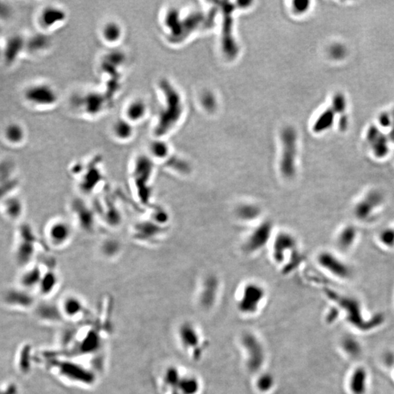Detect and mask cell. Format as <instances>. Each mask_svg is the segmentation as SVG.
Segmentation results:
<instances>
[{"mask_svg":"<svg viewBox=\"0 0 394 394\" xmlns=\"http://www.w3.org/2000/svg\"><path fill=\"white\" fill-rule=\"evenodd\" d=\"M272 260L283 267L285 273L294 270L302 261L297 238L293 233L285 230L274 234L272 242Z\"/></svg>","mask_w":394,"mask_h":394,"instance_id":"obj_1","label":"cell"},{"mask_svg":"<svg viewBox=\"0 0 394 394\" xmlns=\"http://www.w3.org/2000/svg\"><path fill=\"white\" fill-rule=\"evenodd\" d=\"M385 204V197L382 191L377 189L367 190L353 204V217L358 223H372L382 211Z\"/></svg>","mask_w":394,"mask_h":394,"instance_id":"obj_3","label":"cell"},{"mask_svg":"<svg viewBox=\"0 0 394 394\" xmlns=\"http://www.w3.org/2000/svg\"><path fill=\"white\" fill-rule=\"evenodd\" d=\"M7 300L11 304L28 306L32 304L33 299L25 292L14 291L8 293Z\"/></svg>","mask_w":394,"mask_h":394,"instance_id":"obj_25","label":"cell"},{"mask_svg":"<svg viewBox=\"0 0 394 394\" xmlns=\"http://www.w3.org/2000/svg\"><path fill=\"white\" fill-rule=\"evenodd\" d=\"M366 373L363 369L355 371L350 380V387L355 394H363L366 390Z\"/></svg>","mask_w":394,"mask_h":394,"instance_id":"obj_20","label":"cell"},{"mask_svg":"<svg viewBox=\"0 0 394 394\" xmlns=\"http://www.w3.org/2000/svg\"><path fill=\"white\" fill-rule=\"evenodd\" d=\"M123 35L122 28L117 22L106 23L102 29V37L104 41L114 44L121 40Z\"/></svg>","mask_w":394,"mask_h":394,"instance_id":"obj_17","label":"cell"},{"mask_svg":"<svg viewBox=\"0 0 394 394\" xmlns=\"http://www.w3.org/2000/svg\"><path fill=\"white\" fill-rule=\"evenodd\" d=\"M377 243L385 250H394V225L385 227L378 233L377 237Z\"/></svg>","mask_w":394,"mask_h":394,"instance_id":"obj_21","label":"cell"},{"mask_svg":"<svg viewBox=\"0 0 394 394\" xmlns=\"http://www.w3.org/2000/svg\"><path fill=\"white\" fill-rule=\"evenodd\" d=\"M360 238L359 228L356 225L347 223L340 227L335 235V245L337 253L348 254L357 245Z\"/></svg>","mask_w":394,"mask_h":394,"instance_id":"obj_8","label":"cell"},{"mask_svg":"<svg viewBox=\"0 0 394 394\" xmlns=\"http://www.w3.org/2000/svg\"><path fill=\"white\" fill-rule=\"evenodd\" d=\"M65 19V12L56 7L45 8L40 15V22L45 28H51L58 24H61Z\"/></svg>","mask_w":394,"mask_h":394,"instance_id":"obj_13","label":"cell"},{"mask_svg":"<svg viewBox=\"0 0 394 394\" xmlns=\"http://www.w3.org/2000/svg\"><path fill=\"white\" fill-rule=\"evenodd\" d=\"M25 97L31 103L40 106L54 105L58 100L54 89L46 84H39L29 87L26 91Z\"/></svg>","mask_w":394,"mask_h":394,"instance_id":"obj_10","label":"cell"},{"mask_svg":"<svg viewBox=\"0 0 394 394\" xmlns=\"http://www.w3.org/2000/svg\"><path fill=\"white\" fill-rule=\"evenodd\" d=\"M48 40L45 35H36L30 39L29 41V48L32 51H40L47 46Z\"/></svg>","mask_w":394,"mask_h":394,"instance_id":"obj_30","label":"cell"},{"mask_svg":"<svg viewBox=\"0 0 394 394\" xmlns=\"http://www.w3.org/2000/svg\"><path fill=\"white\" fill-rule=\"evenodd\" d=\"M83 308H84V304L82 301L76 296H68L64 300L63 304L64 312L71 317L80 314L83 310Z\"/></svg>","mask_w":394,"mask_h":394,"instance_id":"obj_23","label":"cell"},{"mask_svg":"<svg viewBox=\"0 0 394 394\" xmlns=\"http://www.w3.org/2000/svg\"><path fill=\"white\" fill-rule=\"evenodd\" d=\"M113 134L117 139L121 141L129 139L133 135L132 124L127 120L116 121L113 126Z\"/></svg>","mask_w":394,"mask_h":394,"instance_id":"obj_19","label":"cell"},{"mask_svg":"<svg viewBox=\"0 0 394 394\" xmlns=\"http://www.w3.org/2000/svg\"><path fill=\"white\" fill-rule=\"evenodd\" d=\"M240 345L248 372L256 375L264 371L267 362V350L259 336L249 331L243 332L240 337Z\"/></svg>","mask_w":394,"mask_h":394,"instance_id":"obj_2","label":"cell"},{"mask_svg":"<svg viewBox=\"0 0 394 394\" xmlns=\"http://www.w3.org/2000/svg\"><path fill=\"white\" fill-rule=\"evenodd\" d=\"M24 46V40L22 37L14 36L8 40L4 50L5 58L8 63L14 62L18 57Z\"/></svg>","mask_w":394,"mask_h":394,"instance_id":"obj_16","label":"cell"},{"mask_svg":"<svg viewBox=\"0 0 394 394\" xmlns=\"http://www.w3.org/2000/svg\"><path fill=\"white\" fill-rule=\"evenodd\" d=\"M2 52H3V49H2L1 45H0V55H1Z\"/></svg>","mask_w":394,"mask_h":394,"instance_id":"obj_34","label":"cell"},{"mask_svg":"<svg viewBox=\"0 0 394 394\" xmlns=\"http://www.w3.org/2000/svg\"><path fill=\"white\" fill-rule=\"evenodd\" d=\"M343 347L347 352L352 355H357L359 353V345L356 340L352 338H346L343 341Z\"/></svg>","mask_w":394,"mask_h":394,"instance_id":"obj_31","label":"cell"},{"mask_svg":"<svg viewBox=\"0 0 394 394\" xmlns=\"http://www.w3.org/2000/svg\"><path fill=\"white\" fill-rule=\"evenodd\" d=\"M273 233L274 225L271 220L260 222L243 241L242 245L243 253L246 255L257 254L272 242Z\"/></svg>","mask_w":394,"mask_h":394,"instance_id":"obj_6","label":"cell"},{"mask_svg":"<svg viewBox=\"0 0 394 394\" xmlns=\"http://www.w3.org/2000/svg\"><path fill=\"white\" fill-rule=\"evenodd\" d=\"M150 155L155 160H165L169 155V147L165 142L160 139L153 141L149 147Z\"/></svg>","mask_w":394,"mask_h":394,"instance_id":"obj_24","label":"cell"},{"mask_svg":"<svg viewBox=\"0 0 394 394\" xmlns=\"http://www.w3.org/2000/svg\"><path fill=\"white\" fill-rule=\"evenodd\" d=\"M72 228L66 220H58L53 222L48 229V238L56 247L64 246L70 241Z\"/></svg>","mask_w":394,"mask_h":394,"instance_id":"obj_11","label":"cell"},{"mask_svg":"<svg viewBox=\"0 0 394 394\" xmlns=\"http://www.w3.org/2000/svg\"><path fill=\"white\" fill-rule=\"evenodd\" d=\"M179 338L185 350L191 352L195 358H200L203 353L202 335L195 325L184 323L180 327Z\"/></svg>","mask_w":394,"mask_h":394,"instance_id":"obj_7","label":"cell"},{"mask_svg":"<svg viewBox=\"0 0 394 394\" xmlns=\"http://www.w3.org/2000/svg\"><path fill=\"white\" fill-rule=\"evenodd\" d=\"M11 15V10L8 6L4 3H0V18L1 19H8Z\"/></svg>","mask_w":394,"mask_h":394,"instance_id":"obj_32","label":"cell"},{"mask_svg":"<svg viewBox=\"0 0 394 394\" xmlns=\"http://www.w3.org/2000/svg\"><path fill=\"white\" fill-rule=\"evenodd\" d=\"M181 394H198L202 388L201 382L196 376H183L178 385Z\"/></svg>","mask_w":394,"mask_h":394,"instance_id":"obj_18","label":"cell"},{"mask_svg":"<svg viewBox=\"0 0 394 394\" xmlns=\"http://www.w3.org/2000/svg\"><path fill=\"white\" fill-rule=\"evenodd\" d=\"M267 298L265 287L256 281H249L242 287L236 305L243 316L252 317L259 313Z\"/></svg>","mask_w":394,"mask_h":394,"instance_id":"obj_4","label":"cell"},{"mask_svg":"<svg viewBox=\"0 0 394 394\" xmlns=\"http://www.w3.org/2000/svg\"><path fill=\"white\" fill-rule=\"evenodd\" d=\"M25 240V241L23 242L19 245V249H18V259H19L20 264H27V262L32 259L33 256L34 251V243L31 239Z\"/></svg>","mask_w":394,"mask_h":394,"instance_id":"obj_22","label":"cell"},{"mask_svg":"<svg viewBox=\"0 0 394 394\" xmlns=\"http://www.w3.org/2000/svg\"><path fill=\"white\" fill-rule=\"evenodd\" d=\"M42 275L40 269L38 267H34L32 270L26 272L22 278L23 284L26 287H34L35 285H39L41 280Z\"/></svg>","mask_w":394,"mask_h":394,"instance_id":"obj_27","label":"cell"},{"mask_svg":"<svg viewBox=\"0 0 394 394\" xmlns=\"http://www.w3.org/2000/svg\"><path fill=\"white\" fill-rule=\"evenodd\" d=\"M57 276L53 272H49L48 273L43 274L40 285V291L43 294H48L51 293L52 290L57 284Z\"/></svg>","mask_w":394,"mask_h":394,"instance_id":"obj_26","label":"cell"},{"mask_svg":"<svg viewBox=\"0 0 394 394\" xmlns=\"http://www.w3.org/2000/svg\"><path fill=\"white\" fill-rule=\"evenodd\" d=\"M276 383V378L273 374L262 371L256 374L254 387L258 393L269 394L275 389Z\"/></svg>","mask_w":394,"mask_h":394,"instance_id":"obj_14","label":"cell"},{"mask_svg":"<svg viewBox=\"0 0 394 394\" xmlns=\"http://www.w3.org/2000/svg\"><path fill=\"white\" fill-rule=\"evenodd\" d=\"M220 283L215 275H207L204 279L199 295V304L204 309H211L218 301Z\"/></svg>","mask_w":394,"mask_h":394,"instance_id":"obj_9","label":"cell"},{"mask_svg":"<svg viewBox=\"0 0 394 394\" xmlns=\"http://www.w3.org/2000/svg\"><path fill=\"white\" fill-rule=\"evenodd\" d=\"M6 136L8 140L14 143L21 142L24 137V131L19 124L9 125L6 129Z\"/></svg>","mask_w":394,"mask_h":394,"instance_id":"obj_28","label":"cell"},{"mask_svg":"<svg viewBox=\"0 0 394 394\" xmlns=\"http://www.w3.org/2000/svg\"><path fill=\"white\" fill-rule=\"evenodd\" d=\"M6 212L11 218L19 217L22 212V204L18 199H9L6 204Z\"/></svg>","mask_w":394,"mask_h":394,"instance_id":"obj_29","label":"cell"},{"mask_svg":"<svg viewBox=\"0 0 394 394\" xmlns=\"http://www.w3.org/2000/svg\"><path fill=\"white\" fill-rule=\"evenodd\" d=\"M316 263L326 273L342 281H348L354 275L353 267L336 251H320L316 256Z\"/></svg>","mask_w":394,"mask_h":394,"instance_id":"obj_5","label":"cell"},{"mask_svg":"<svg viewBox=\"0 0 394 394\" xmlns=\"http://www.w3.org/2000/svg\"><path fill=\"white\" fill-rule=\"evenodd\" d=\"M262 210L259 204L251 202H244L238 204L234 210L237 218L244 223L257 220L262 215Z\"/></svg>","mask_w":394,"mask_h":394,"instance_id":"obj_12","label":"cell"},{"mask_svg":"<svg viewBox=\"0 0 394 394\" xmlns=\"http://www.w3.org/2000/svg\"><path fill=\"white\" fill-rule=\"evenodd\" d=\"M147 113V105L143 100L138 99L131 101L125 110V114L127 121L134 124L138 122L145 118Z\"/></svg>","mask_w":394,"mask_h":394,"instance_id":"obj_15","label":"cell"},{"mask_svg":"<svg viewBox=\"0 0 394 394\" xmlns=\"http://www.w3.org/2000/svg\"><path fill=\"white\" fill-rule=\"evenodd\" d=\"M385 361H386L389 365L393 364L394 361V356L393 355H388V356H386Z\"/></svg>","mask_w":394,"mask_h":394,"instance_id":"obj_33","label":"cell"}]
</instances>
